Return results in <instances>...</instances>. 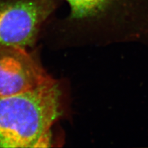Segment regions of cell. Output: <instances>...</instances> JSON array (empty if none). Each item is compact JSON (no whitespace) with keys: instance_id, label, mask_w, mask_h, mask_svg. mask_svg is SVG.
Returning <instances> with one entry per match:
<instances>
[{"instance_id":"obj_1","label":"cell","mask_w":148,"mask_h":148,"mask_svg":"<svg viewBox=\"0 0 148 148\" xmlns=\"http://www.w3.org/2000/svg\"><path fill=\"white\" fill-rule=\"evenodd\" d=\"M61 92L52 78L28 91L0 97V147H48L60 114Z\"/></svg>"},{"instance_id":"obj_2","label":"cell","mask_w":148,"mask_h":148,"mask_svg":"<svg viewBox=\"0 0 148 148\" xmlns=\"http://www.w3.org/2000/svg\"><path fill=\"white\" fill-rule=\"evenodd\" d=\"M60 0H0V47H32Z\"/></svg>"},{"instance_id":"obj_3","label":"cell","mask_w":148,"mask_h":148,"mask_svg":"<svg viewBox=\"0 0 148 148\" xmlns=\"http://www.w3.org/2000/svg\"><path fill=\"white\" fill-rule=\"evenodd\" d=\"M52 79L34 56L16 46L0 47V97L32 90Z\"/></svg>"},{"instance_id":"obj_4","label":"cell","mask_w":148,"mask_h":148,"mask_svg":"<svg viewBox=\"0 0 148 148\" xmlns=\"http://www.w3.org/2000/svg\"><path fill=\"white\" fill-rule=\"evenodd\" d=\"M75 20L148 14V0H66Z\"/></svg>"}]
</instances>
